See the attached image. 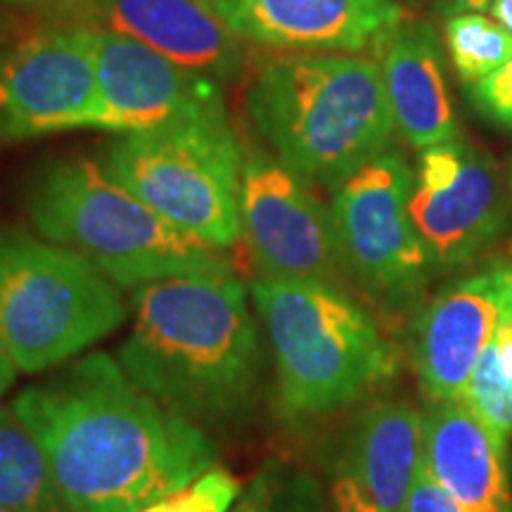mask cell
<instances>
[{"mask_svg": "<svg viewBox=\"0 0 512 512\" xmlns=\"http://www.w3.org/2000/svg\"><path fill=\"white\" fill-rule=\"evenodd\" d=\"M12 411L69 512H140L219 465L202 427L164 408L105 351L31 384Z\"/></svg>", "mask_w": 512, "mask_h": 512, "instance_id": "obj_1", "label": "cell"}, {"mask_svg": "<svg viewBox=\"0 0 512 512\" xmlns=\"http://www.w3.org/2000/svg\"><path fill=\"white\" fill-rule=\"evenodd\" d=\"M117 361L178 418L200 427L240 418L264 370L247 285L226 271L136 287Z\"/></svg>", "mask_w": 512, "mask_h": 512, "instance_id": "obj_2", "label": "cell"}, {"mask_svg": "<svg viewBox=\"0 0 512 512\" xmlns=\"http://www.w3.org/2000/svg\"><path fill=\"white\" fill-rule=\"evenodd\" d=\"M245 112L261 145L302 181L328 190L387 152L396 131L380 64L356 55L254 62Z\"/></svg>", "mask_w": 512, "mask_h": 512, "instance_id": "obj_3", "label": "cell"}, {"mask_svg": "<svg viewBox=\"0 0 512 512\" xmlns=\"http://www.w3.org/2000/svg\"><path fill=\"white\" fill-rule=\"evenodd\" d=\"M22 211L38 238L67 247L114 285L235 271L228 249L183 233L88 157H55L31 171Z\"/></svg>", "mask_w": 512, "mask_h": 512, "instance_id": "obj_4", "label": "cell"}, {"mask_svg": "<svg viewBox=\"0 0 512 512\" xmlns=\"http://www.w3.org/2000/svg\"><path fill=\"white\" fill-rule=\"evenodd\" d=\"M249 294L273 351L283 418L351 406L396 375L392 344L337 285L259 275Z\"/></svg>", "mask_w": 512, "mask_h": 512, "instance_id": "obj_5", "label": "cell"}, {"mask_svg": "<svg viewBox=\"0 0 512 512\" xmlns=\"http://www.w3.org/2000/svg\"><path fill=\"white\" fill-rule=\"evenodd\" d=\"M131 316L100 268L22 228H0V335L19 373L60 368Z\"/></svg>", "mask_w": 512, "mask_h": 512, "instance_id": "obj_6", "label": "cell"}, {"mask_svg": "<svg viewBox=\"0 0 512 512\" xmlns=\"http://www.w3.org/2000/svg\"><path fill=\"white\" fill-rule=\"evenodd\" d=\"M100 164L162 219L207 245L240 240L245 145L228 119L126 133L102 150Z\"/></svg>", "mask_w": 512, "mask_h": 512, "instance_id": "obj_7", "label": "cell"}, {"mask_svg": "<svg viewBox=\"0 0 512 512\" xmlns=\"http://www.w3.org/2000/svg\"><path fill=\"white\" fill-rule=\"evenodd\" d=\"M413 171L399 152H382L332 197V221L344 266L389 306H406L434 271L411 221Z\"/></svg>", "mask_w": 512, "mask_h": 512, "instance_id": "obj_8", "label": "cell"}, {"mask_svg": "<svg viewBox=\"0 0 512 512\" xmlns=\"http://www.w3.org/2000/svg\"><path fill=\"white\" fill-rule=\"evenodd\" d=\"M240 240L266 278L335 285L344 266L332 211L264 145H245Z\"/></svg>", "mask_w": 512, "mask_h": 512, "instance_id": "obj_9", "label": "cell"}, {"mask_svg": "<svg viewBox=\"0 0 512 512\" xmlns=\"http://www.w3.org/2000/svg\"><path fill=\"white\" fill-rule=\"evenodd\" d=\"M98 79L81 24H43L0 48V143L91 126Z\"/></svg>", "mask_w": 512, "mask_h": 512, "instance_id": "obj_10", "label": "cell"}, {"mask_svg": "<svg viewBox=\"0 0 512 512\" xmlns=\"http://www.w3.org/2000/svg\"><path fill=\"white\" fill-rule=\"evenodd\" d=\"M81 27L86 29L98 79V105L88 128L126 136L228 119L219 83L181 69L117 31Z\"/></svg>", "mask_w": 512, "mask_h": 512, "instance_id": "obj_11", "label": "cell"}, {"mask_svg": "<svg viewBox=\"0 0 512 512\" xmlns=\"http://www.w3.org/2000/svg\"><path fill=\"white\" fill-rule=\"evenodd\" d=\"M408 211L432 268L451 271L467 264L505 228V197L494 159L463 140L422 150Z\"/></svg>", "mask_w": 512, "mask_h": 512, "instance_id": "obj_12", "label": "cell"}, {"mask_svg": "<svg viewBox=\"0 0 512 512\" xmlns=\"http://www.w3.org/2000/svg\"><path fill=\"white\" fill-rule=\"evenodd\" d=\"M69 24L117 31L219 86L249 62L247 43L204 0H91Z\"/></svg>", "mask_w": 512, "mask_h": 512, "instance_id": "obj_13", "label": "cell"}, {"mask_svg": "<svg viewBox=\"0 0 512 512\" xmlns=\"http://www.w3.org/2000/svg\"><path fill=\"white\" fill-rule=\"evenodd\" d=\"M512 264L448 285L415 325V370L430 401H460L501 318Z\"/></svg>", "mask_w": 512, "mask_h": 512, "instance_id": "obj_14", "label": "cell"}, {"mask_svg": "<svg viewBox=\"0 0 512 512\" xmlns=\"http://www.w3.org/2000/svg\"><path fill=\"white\" fill-rule=\"evenodd\" d=\"M422 463V411L377 401L351 430L332 475L335 512H401Z\"/></svg>", "mask_w": 512, "mask_h": 512, "instance_id": "obj_15", "label": "cell"}, {"mask_svg": "<svg viewBox=\"0 0 512 512\" xmlns=\"http://www.w3.org/2000/svg\"><path fill=\"white\" fill-rule=\"evenodd\" d=\"M403 22L399 0H238L228 27L278 53H358Z\"/></svg>", "mask_w": 512, "mask_h": 512, "instance_id": "obj_16", "label": "cell"}, {"mask_svg": "<svg viewBox=\"0 0 512 512\" xmlns=\"http://www.w3.org/2000/svg\"><path fill=\"white\" fill-rule=\"evenodd\" d=\"M394 128L415 150L458 140L460 124L448 93L444 50L432 24L399 22L375 41Z\"/></svg>", "mask_w": 512, "mask_h": 512, "instance_id": "obj_17", "label": "cell"}, {"mask_svg": "<svg viewBox=\"0 0 512 512\" xmlns=\"http://www.w3.org/2000/svg\"><path fill=\"white\" fill-rule=\"evenodd\" d=\"M422 463L467 512H510L505 446L463 401L427 399Z\"/></svg>", "mask_w": 512, "mask_h": 512, "instance_id": "obj_18", "label": "cell"}, {"mask_svg": "<svg viewBox=\"0 0 512 512\" xmlns=\"http://www.w3.org/2000/svg\"><path fill=\"white\" fill-rule=\"evenodd\" d=\"M0 505L12 512H69L41 448L12 406H0Z\"/></svg>", "mask_w": 512, "mask_h": 512, "instance_id": "obj_19", "label": "cell"}, {"mask_svg": "<svg viewBox=\"0 0 512 512\" xmlns=\"http://www.w3.org/2000/svg\"><path fill=\"white\" fill-rule=\"evenodd\" d=\"M460 401L508 448L512 437V278L494 337L479 356Z\"/></svg>", "mask_w": 512, "mask_h": 512, "instance_id": "obj_20", "label": "cell"}, {"mask_svg": "<svg viewBox=\"0 0 512 512\" xmlns=\"http://www.w3.org/2000/svg\"><path fill=\"white\" fill-rule=\"evenodd\" d=\"M446 53L465 86H475L498 72L512 57V36L496 19L479 12H463L446 19Z\"/></svg>", "mask_w": 512, "mask_h": 512, "instance_id": "obj_21", "label": "cell"}, {"mask_svg": "<svg viewBox=\"0 0 512 512\" xmlns=\"http://www.w3.org/2000/svg\"><path fill=\"white\" fill-rule=\"evenodd\" d=\"M228 512H318L313 484L290 465L268 460Z\"/></svg>", "mask_w": 512, "mask_h": 512, "instance_id": "obj_22", "label": "cell"}, {"mask_svg": "<svg viewBox=\"0 0 512 512\" xmlns=\"http://www.w3.org/2000/svg\"><path fill=\"white\" fill-rule=\"evenodd\" d=\"M242 494V484L226 467L214 465L181 489L171 491L140 512H228Z\"/></svg>", "mask_w": 512, "mask_h": 512, "instance_id": "obj_23", "label": "cell"}, {"mask_svg": "<svg viewBox=\"0 0 512 512\" xmlns=\"http://www.w3.org/2000/svg\"><path fill=\"white\" fill-rule=\"evenodd\" d=\"M477 105L496 121L512 128V57L494 74L472 86Z\"/></svg>", "mask_w": 512, "mask_h": 512, "instance_id": "obj_24", "label": "cell"}, {"mask_svg": "<svg viewBox=\"0 0 512 512\" xmlns=\"http://www.w3.org/2000/svg\"><path fill=\"white\" fill-rule=\"evenodd\" d=\"M401 512H467L456 498L430 475L425 463H420L411 494L403 503Z\"/></svg>", "mask_w": 512, "mask_h": 512, "instance_id": "obj_25", "label": "cell"}, {"mask_svg": "<svg viewBox=\"0 0 512 512\" xmlns=\"http://www.w3.org/2000/svg\"><path fill=\"white\" fill-rule=\"evenodd\" d=\"M88 3H91V0H0V5H8V8L69 19H72L76 12L86 8Z\"/></svg>", "mask_w": 512, "mask_h": 512, "instance_id": "obj_26", "label": "cell"}, {"mask_svg": "<svg viewBox=\"0 0 512 512\" xmlns=\"http://www.w3.org/2000/svg\"><path fill=\"white\" fill-rule=\"evenodd\" d=\"M17 373L19 370L15 366V361H12L10 351L5 347V339L0 335V396L8 394V389L17 380Z\"/></svg>", "mask_w": 512, "mask_h": 512, "instance_id": "obj_27", "label": "cell"}, {"mask_svg": "<svg viewBox=\"0 0 512 512\" xmlns=\"http://www.w3.org/2000/svg\"><path fill=\"white\" fill-rule=\"evenodd\" d=\"M491 0H441V10L446 12L448 17L463 15V12H479L489 8Z\"/></svg>", "mask_w": 512, "mask_h": 512, "instance_id": "obj_28", "label": "cell"}, {"mask_svg": "<svg viewBox=\"0 0 512 512\" xmlns=\"http://www.w3.org/2000/svg\"><path fill=\"white\" fill-rule=\"evenodd\" d=\"M491 17L512 36V0H491L489 3Z\"/></svg>", "mask_w": 512, "mask_h": 512, "instance_id": "obj_29", "label": "cell"}, {"mask_svg": "<svg viewBox=\"0 0 512 512\" xmlns=\"http://www.w3.org/2000/svg\"><path fill=\"white\" fill-rule=\"evenodd\" d=\"M204 3L211 5V8L219 12V15H221L223 19H226V24H228L230 12L235 10V5H238V0H204Z\"/></svg>", "mask_w": 512, "mask_h": 512, "instance_id": "obj_30", "label": "cell"}, {"mask_svg": "<svg viewBox=\"0 0 512 512\" xmlns=\"http://www.w3.org/2000/svg\"><path fill=\"white\" fill-rule=\"evenodd\" d=\"M403 5H406V8H411V10H418V8H422V5L427 3V0H401Z\"/></svg>", "mask_w": 512, "mask_h": 512, "instance_id": "obj_31", "label": "cell"}, {"mask_svg": "<svg viewBox=\"0 0 512 512\" xmlns=\"http://www.w3.org/2000/svg\"><path fill=\"white\" fill-rule=\"evenodd\" d=\"M5 31H8V22H5V17L0 15V36H3Z\"/></svg>", "mask_w": 512, "mask_h": 512, "instance_id": "obj_32", "label": "cell"}, {"mask_svg": "<svg viewBox=\"0 0 512 512\" xmlns=\"http://www.w3.org/2000/svg\"><path fill=\"white\" fill-rule=\"evenodd\" d=\"M0 512H12V510H8V508H3V505H0Z\"/></svg>", "mask_w": 512, "mask_h": 512, "instance_id": "obj_33", "label": "cell"}, {"mask_svg": "<svg viewBox=\"0 0 512 512\" xmlns=\"http://www.w3.org/2000/svg\"><path fill=\"white\" fill-rule=\"evenodd\" d=\"M510 185H512V169H510Z\"/></svg>", "mask_w": 512, "mask_h": 512, "instance_id": "obj_34", "label": "cell"}]
</instances>
